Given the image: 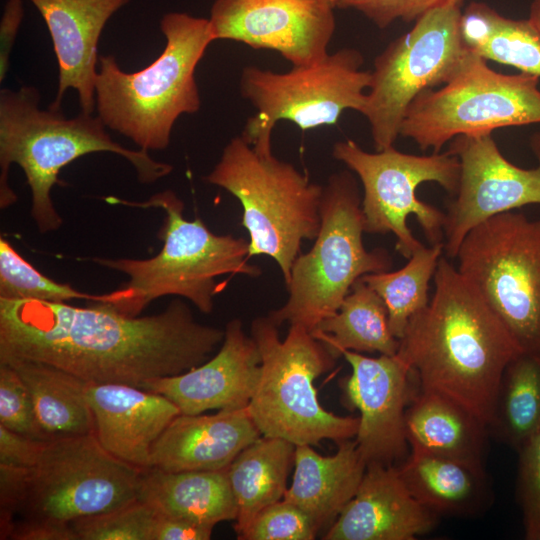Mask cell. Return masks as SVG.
I'll return each instance as SVG.
<instances>
[{"label": "cell", "mask_w": 540, "mask_h": 540, "mask_svg": "<svg viewBox=\"0 0 540 540\" xmlns=\"http://www.w3.org/2000/svg\"><path fill=\"white\" fill-rule=\"evenodd\" d=\"M334 9L329 0H215L209 22L214 40L273 50L302 66L328 54Z\"/></svg>", "instance_id": "16"}, {"label": "cell", "mask_w": 540, "mask_h": 540, "mask_svg": "<svg viewBox=\"0 0 540 540\" xmlns=\"http://www.w3.org/2000/svg\"><path fill=\"white\" fill-rule=\"evenodd\" d=\"M433 280L429 304L410 319L397 354L420 389L460 403L488 426L502 374L522 352L445 255Z\"/></svg>", "instance_id": "2"}, {"label": "cell", "mask_w": 540, "mask_h": 540, "mask_svg": "<svg viewBox=\"0 0 540 540\" xmlns=\"http://www.w3.org/2000/svg\"><path fill=\"white\" fill-rule=\"evenodd\" d=\"M42 444L41 440L23 436L0 425V465L30 467L36 461Z\"/></svg>", "instance_id": "40"}, {"label": "cell", "mask_w": 540, "mask_h": 540, "mask_svg": "<svg viewBox=\"0 0 540 540\" xmlns=\"http://www.w3.org/2000/svg\"><path fill=\"white\" fill-rule=\"evenodd\" d=\"M405 427L410 448L485 471L488 426L460 403L419 388L406 409Z\"/></svg>", "instance_id": "24"}, {"label": "cell", "mask_w": 540, "mask_h": 540, "mask_svg": "<svg viewBox=\"0 0 540 540\" xmlns=\"http://www.w3.org/2000/svg\"><path fill=\"white\" fill-rule=\"evenodd\" d=\"M295 447L285 439L261 436L229 465L228 477L237 504V536L263 509L283 499Z\"/></svg>", "instance_id": "28"}, {"label": "cell", "mask_w": 540, "mask_h": 540, "mask_svg": "<svg viewBox=\"0 0 540 540\" xmlns=\"http://www.w3.org/2000/svg\"><path fill=\"white\" fill-rule=\"evenodd\" d=\"M278 328L268 315L251 322L250 335L261 355V377L247 409L261 435L294 445L355 438L359 417L327 411L314 386L334 367L336 358L306 327L291 324L284 340Z\"/></svg>", "instance_id": "7"}, {"label": "cell", "mask_w": 540, "mask_h": 540, "mask_svg": "<svg viewBox=\"0 0 540 540\" xmlns=\"http://www.w3.org/2000/svg\"><path fill=\"white\" fill-rule=\"evenodd\" d=\"M360 51L343 48L322 60L285 73L246 66L240 92L256 109L241 136L260 155H272L271 135L280 120L305 131L335 125L345 110L364 108L371 71L362 70Z\"/></svg>", "instance_id": "12"}, {"label": "cell", "mask_w": 540, "mask_h": 540, "mask_svg": "<svg viewBox=\"0 0 540 540\" xmlns=\"http://www.w3.org/2000/svg\"><path fill=\"white\" fill-rule=\"evenodd\" d=\"M444 255L443 244L422 246L396 271L370 273L359 278L384 301L389 326L400 339L410 319L430 301V281L434 278L439 260Z\"/></svg>", "instance_id": "32"}, {"label": "cell", "mask_w": 540, "mask_h": 540, "mask_svg": "<svg viewBox=\"0 0 540 540\" xmlns=\"http://www.w3.org/2000/svg\"><path fill=\"white\" fill-rule=\"evenodd\" d=\"M0 425L23 436L46 440L30 393L17 371L0 363Z\"/></svg>", "instance_id": "37"}, {"label": "cell", "mask_w": 540, "mask_h": 540, "mask_svg": "<svg viewBox=\"0 0 540 540\" xmlns=\"http://www.w3.org/2000/svg\"><path fill=\"white\" fill-rule=\"evenodd\" d=\"M457 269L513 337L540 359V219L509 211L474 227Z\"/></svg>", "instance_id": "11"}, {"label": "cell", "mask_w": 540, "mask_h": 540, "mask_svg": "<svg viewBox=\"0 0 540 540\" xmlns=\"http://www.w3.org/2000/svg\"><path fill=\"white\" fill-rule=\"evenodd\" d=\"M460 29L465 46L485 60L540 77V37L528 19L507 18L471 2L462 11Z\"/></svg>", "instance_id": "30"}, {"label": "cell", "mask_w": 540, "mask_h": 540, "mask_svg": "<svg viewBox=\"0 0 540 540\" xmlns=\"http://www.w3.org/2000/svg\"><path fill=\"white\" fill-rule=\"evenodd\" d=\"M396 467L414 498L438 517H475L492 502L486 471L414 447Z\"/></svg>", "instance_id": "25"}, {"label": "cell", "mask_w": 540, "mask_h": 540, "mask_svg": "<svg viewBox=\"0 0 540 540\" xmlns=\"http://www.w3.org/2000/svg\"><path fill=\"white\" fill-rule=\"evenodd\" d=\"M117 296V289L91 294L76 290L69 284L58 283L33 267L9 241L3 237L0 239V299L55 303L81 299L113 304Z\"/></svg>", "instance_id": "33"}, {"label": "cell", "mask_w": 540, "mask_h": 540, "mask_svg": "<svg viewBox=\"0 0 540 540\" xmlns=\"http://www.w3.org/2000/svg\"><path fill=\"white\" fill-rule=\"evenodd\" d=\"M140 208H160L165 213L159 238L161 251L148 259L94 258L99 265L122 272L129 281L122 300L115 310L127 316H139L153 300L176 295L193 303L200 312L213 310L214 297L223 284L216 281L222 275H261V269L248 263L249 242L242 237L212 233L199 219L186 220L184 203L171 191L151 196L144 202H129L115 197L106 199Z\"/></svg>", "instance_id": "5"}, {"label": "cell", "mask_w": 540, "mask_h": 540, "mask_svg": "<svg viewBox=\"0 0 540 540\" xmlns=\"http://www.w3.org/2000/svg\"><path fill=\"white\" fill-rule=\"evenodd\" d=\"M351 367L343 384L349 407L359 411L355 436L366 465H397L408 455L405 413L416 393L410 366L398 355L369 357L346 350Z\"/></svg>", "instance_id": "17"}, {"label": "cell", "mask_w": 540, "mask_h": 540, "mask_svg": "<svg viewBox=\"0 0 540 540\" xmlns=\"http://www.w3.org/2000/svg\"><path fill=\"white\" fill-rule=\"evenodd\" d=\"M323 456L311 445H296L293 481L283 499L304 511L317 531L333 523L355 495L366 470L355 440L338 443Z\"/></svg>", "instance_id": "23"}, {"label": "cell", "mask_w": 540, "mask_h": 540, "mask_svg": "<svg viewBox=\"0 0 540 540\" xmlns=\"http://www.w3.org/2000/svg\"><path fill=\"white\" fill-rule=\"evenodd\" d=\"M437 520L410 493L396 465L372 463L323 539L414 540L431 531Z\"/></svg>", "instance_id": "20"}, {"label": "cell", "mask_w": 540, "mask_h": 540, "mask_svg": "<svg viewBox=\"0 0 540 540\" xmlns=\"http://www.w3.org/2000/svg\"><path fill=\"white\" fill-rule=\"evenodd\" d=\"M228 468L213 471L142 469L138 500L156 512L215 526L236 520L237 504Z\"/></svg>", "instance_id": "26"}, {"label": "cell", "mask_w": 540, "mask_h": 540, "mask_svg": "<svg viewBox=\"0 0 540 540\" xmlns=\"http://www.w3.org/2000/svg\"><path fill=\"white\" fill-rule=\"evenodd\" d=\"M321 226L314 245L300 253L291 268L287 301L268 313L279 327L288 322L312 332L334 315L362 276L391 270L384 248L368 251L363 243L362 197L352 171L331 174L323 186Z\"/></svg>", "instance_id": "8"}, {"label": "cell", "mask_w": 540, "mask_h": 540, "mask_svg": "<svg viewBox=\"0 0 540 540\" xmlns=\"http://www.w3.org/2000/svg\"><path fill=\"white\" fill-rule=\"evenodd\" d=\"M332 156L355 173L363 188L364 229L370 234L392 233L396 250L408 259L422 243L408 227L413 215L430 245L443 244L445 213L420 200V184L435 182L455 195L460 181V162L448 150L431 155L400 152L394 146L375 153L347 139L333 145Z\"/></svg>", "instance_id": "13"}, {"label": "cell", "mask_w": 540, "mask_h": 540, "mask_svg": "<svg viewBox=\"0 0 540 540\" xmlns=\"http://www.w3.org/2000/svg\"><path fill=\"white\" fill-rule=\"evenodd\" d=\"M334 6L336 5L337 0H329ZM336 8V6H335Z\"/></svg>", "instance_id": "44"}, {"label": "cell", "mask_w": 540, "mask_h": 540, "mask_svg": "<svg viewBox=\"0 0 540 540\" xmlns=\"http://www.w3.org/2000/svg\"><path fill=\"white\" fill-rule=\"evenodd\" d=\"M86 396L100 445L139 469L150 468L154 444L181 414L164 395L128 384L88 383Z\"/></svg>", "instance_id": "21"}, {"label": "cell", "mask_w": 540, "mask_h": 540, "mask_svg": "<svg viewBox=\"0 0 540 540\" xmlns=\"http://www.w3.org/2000/svg\"><path fill=\"white\" fill-rule=\"evenodd\" d=\"M488 430L515 451L540 431L539 358L520 353L506 366Z\"/></svg>", "instance_id": "31"}, {"label": "cell", "mask_w": 540, "mask_h": 540, "mask_svg": "<svg viewBox=\"0 0 540 540\" xmlns=\"http://www.w3.org/2000/svg\"><path fill=\"white\" fill-rule=\"evenodd\" d=\"M41 14L58 63V89L49 106L61 109L65 92L78 93L81 112L96 109L97 54L101 33L112 17L130 0H29Z\"/></svg>", "instance_id": "19"}, {"label": "cell", "mask_w": 540, "mask_h": 540, "mask_svg": "<svg viewBox=\"0 0 540 540\" xmlns=\"http://www.w3.org/2000/svg\"><path fill=\"white\" fill-rule=\"evenodd\" d=\"M7 539L12 540H78L71 524L40 520H17Z\"/></svg>", "instance_id": "41"}, {"label": "cell", "mask_w": 540, "mask_h": 540, "mask_svg": "<svg viewBox=\"0 0 540 540\" xmlns=\"http://www.w3.org/2000/svg\"><path fill=\"white\" fill-rule=\"evenodd\" d=\"M317 532L304 511L281 499L263 509L238 539L312 540Z\"/></svg>", "instance_id": "35"}, {"label": "cell", "mask_w": 540, "mask_h": 540, "mask_svg": "<svg viewBox=\"0 0 540 540\" xmlns=\"http://www.w3.org/2000/svg\"><path fill=\"white\" fill-rule=\"evenodd\" d=\"M24 15L22 0H8L0 24V81L9 69L10 55Z\"/></svg>", "instance_id": "42"}, {"label": "cell", "mask_w": 540, "mask_h": 540, "mask_svg": "<svg viewBox=\"0 0 540 540\" xmlns=\"http://www.w3.org/2000/svg\"><path fill=\"white\" fill-rule=\"evenodd\" d=\"M204 180L239 200L249 257H271L286 286L303 241L315 240L320 230L323 186L273 154H258L241 135L228 142Z\"/></svg>", "instance_id": "6"}, {"label": "cell", "mask_w": 540, "mask_h": 540, "mask_svg": "<svg viewBox=\"0 0 540 540\" xmlns=\"http://www.w3.org/2000/svg\"><path fill=\"white\" fill-rule=\"evenodd\" d=\"M4 364L12 366L27 387L46 440L94 434L86 381L41 362L17 360Z\"/></svg>", "instance_id": "27"}, {"label": "cell", "mask_w": 540, "mask_h": 540, "mask_svg": "<svg viewBox=\"0 0 540 540\" xmlns=\"http://www.w3.org/2000/svg\"><path fill=\"white\" fill-rule=\"evenodd\" d=\"M515 496L525 538L540 540V431L518 451Z\"/></svg>", "instance_id": "36"}, {"label": "cell", "mask_w": 540, "mask_h": 540, "mask_svg": "<svg viewBox=\"0 0 540 540\" xmlns=\"http://www.w3.org/2000/svg\"><path fill=\"white\" fill-rule=\"evenodd\" d=\"M262 435L247 407L212 415L175 417L154 444L150 467L165 471H213L229 467Z\"/></svg>", "instance_id": "22"}, {"label": "cell", "mask_w": 540, "mask_h": 540, "mask_svg": "<svg viewBox=\"0 0 540 540\" xmlns=\"http://www.w3.org/2000/svg\"><path fill=\"white\" fill-rule=\"evenodd\" d=\"M155 511L138 499L72 522L78 540H150Z\"/></svg>", "instance_id": "34"}, {"label": "cell", "mask_w": 540, "mask_h": 540, "mask_svg": "<svg viewBox=\"0 0 540 540\" xmlns=\"http://www.w3.org/2000/svg\"><path fill=\"white\" fill-rule=\"evenodd\" d=\"M538 165L524 169L508 161L492 134L457 136L448 151L460 162L459 187L444 222V255L455 258L466 235L498 214L540 204V133L530 139Z\"/></svg>", "instance_id": "15"}, {"label": "cell", "mask_w": 540, "mask_h": 540, "mask_svg": "<svg viewBox=\"0 0 540 540\" xmlns=\"http://www.w3.org/2000/svg\"><path fill=\"white\" fill-rule=\"evenodd\" d=\"M225 330L197 322L173 300L150 316H127L102 302L74 306L0 299V363L36 361L87 383L140 387L208 360Z\"/></svg>", "instance_id": "1"}, {"label": "cell", "mask_w": 540, "mask_h": 540, "mask_svg": "<svg viewBox=\"0 0 540 540\" xmlns=\"http://www.w3.org/2000/svg\"><path fill=\"white\" fill-rule=\"evenodd\" d=\"M311 333L336 359L346 350L395 355L399 349V339L390 329L384 301L360 279L353 284L338 311L322 320Z\"/></svg>", "instance_id": "29"}, {"label": "cell", "mask_w": 540, "mask_h": 540, "mask_svg": "<svg viewBox=\"0 0 540 540\" xmlns=\"http://www.w3.org/2000/svg\"><path fill=\"white\" fill-rule=\"evenodd\" d=\"M461 14L457 6L428 12L374 59L361 114L370 125L376 151L394 146L413 100L445 84L457 69L467 50Z\"/></svg>", "instance_id": "14"}, {"label": "cell", "mask_w": 540, "mask_h": 540, "mask_svg": "<svg viewBox=\"0 0 540 540\" xmlns=\"http://www.w3.org/2000/svg\"><path fill=\"white\" fill-rule=\"evenodd\" d=\"M40 94L32 86L0 92V207L17 201L8 183L11 164L19 165L32 193L31 215L41 233L59 229L62 218L51 197L62 168L95 152L125 158L141 183L167 176L173 166L154 160L148 151L131 150L115 142L98 116L81 112L66 117L61 109H41Z\"/></svg>", "instance_id": "3"}, {"label": "cell", "mask_w": 540, "mask_h": 540, "mask_svg": "<svg viewBox=\"0 0 540 540\" xmlns=\"http://www.w3.org/2000/svg\"><path fill=\"white\" fill-rule=\"evenodd\" d=\"M540 77L503 74L467 48L439 89H428L410 104L400 135L421 150L438 153L457 136L492 134L499 128L540 123Z\"/></svg>", "instance_id": "10"}, {"label": "cell", "mask_w": 540, "mask_h": 540, "mask_svg": "<svg viewBox=\"0 0 540 540\" xmlns=\"http://www.w3.org/2000/svg\"><path fill=\"white\" fill-rule=\"evenodd\" d=\"M155 511V510H154ZM214 526L168 516L155 511L150 540H208Z\"/></svg>", "instance_id": "39"}, {"label": "cell", "mask_w": 540, "mask_h": 540, "mask_svg": "<svg viewBox=\"0 0 540 540\" xmlns=\"http://www.w3.org/2000/svg\"><path fill=\"white\" fill-rule=\"evenodd\" d=\"M528 20L540 37V0H532Z\"/></svg>", "instance_id": "43"}, {"label": "cell", "mask_w": 540, "mask_h": 540, "mask_svg": "<svg viewBox=\"0 0 540 540\" xmlns=\"http://www.w3.org/2000/svg\"><path fill=\"white\" fill-rule=\"evenodd\" d=\"M465 0H337L336 8L354 9L378 28L385 29L396 20L417 21L428 12L446 6L462 8Z\"/></svg>", "instance_id": "38"}, {"label": "cell", "mask_w": 540, "mask_h": 540, "mask_svg": "<svg viewBox=\"0 0 540 540\" xmlns=\"http://www.w3.org/2000/svg\"><path fill=\"white\" fill-rule=\"evenodd\" d=\"M141 470L108 453L95 434L45 440L33 465L13 466L10 529L17 520L72 524L134 502Z\"/></svg>", "instance_id": "9"}, {"label": "cell", "mask_w": 540, "mask_h": 540, "mask_svg": "<svg viewBox=\"0 0 540 540\" xmlns=\"http://www.w3.org/2000/svg\"><path fill=\"white\" fill-rule=\"evenodd\" d=\"M224 330L213 357L184 373L148 380L141 388L164 395L185 415L247 407L261 377V355L240 319L230 320Z\"/></svg>", "instance_id": "18"}, {"label": "cell", "mask_w": 540, "mask_h": 540, "mask_svg": "<svg viewBox=\"0 0 540 540\" xmlns=\"http://www.w3.org/2000/svg\"><path fill=\"white\" fill-rule=\"evenodd\" d=\"M160 28L166 45L147 67L128 73L112 55L98 60L97 116L145 151L166 149L175 121L199 110L195 70L215 41L209 19L183 12L166 13Z\"/></svg>", "instance_id": "4"}]
</instances>
